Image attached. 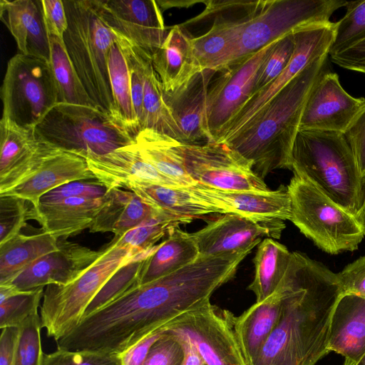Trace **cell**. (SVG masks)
<instances>
[{
  "mask_svg": "<svg viewBox=\"0 0 365 365\" xmlns=\"http://www.w3.org/2000/svg\"><path fill=\"white\" fill-rule=\"evenodd\" d=\"M160 212L130 190L111 188L104 196V202L89 230L91 232H111L115 236L120 237Z\"/></svg>",
  "mask_w": 365,
  "mask_h": 365,
  "instance_id": "obj_29",
  "label": "cell"
},
{
  "mask_svg": "<svg viewBox=\"0 0 365 365\" xmlns=\"http://www.w3.org/2000/svg\"><path fill=\"white\" fill-rule=\"evenodd\" d=\"M60 149L41 139L36 128L0 120V195L33 175Z\"/></svg>",
  "mask_w": 365,
  "mask_h": 365,
  "instance_id": "obj_15",
  "label": "cell"
},
{
  "mask_svg": "<svg viewBox=\"0 0 365 365\" xmlns=\"http://www.w3.org/2000/svg\"><path fill=\"white\" fill-rule=\"evenodd\" d=\"M250 253L199 257L150 282L137 285L83 317L62 339L70 351L120 354L153 331L207 302L230 280Z\"/></svg>",
  "mask_w": 365,
  "mask_h": 365,
  "instance_id": "obj_1",
  "label": "cell"
},
{
  "mask_svg": "<svg viewBox=\"0 0 365 365\" xmlns=\"http://www.w3.org/2000/svg\"><path fill=\"white\" fill-rule=\"evenodd\" d=\"M116 34L117 38L109 51L108 62L113 101V118L135 138L140 128L132 102L128 40L118 33Z\"/></svg>",
  "mask_w": 365,
  "mask_h": 365,
  "instance_id": "obj_31",
  "label": "cell"
},
{
  "mask_svg": "<svg viewBox=\"0 0 365 365\" xmlns=\"http://www.w3.org/2000/svg\"><path fill=\"white\" fill-rule=\"evenodd\" d=\"M191 220L160 212L153 218L129 230L120 237H114L117 243L130 249L135 256L150 253L155 243L180 224Z\"/></svg>",
  "mask_w": 365,
  "mask_h": 365,
  "instance_id": "obj_39",
  "label": "cell"
},
{
  "mask_svg": "<svg viewBox=\"0 0 365 365\" xmlns=\"http://www.w3.org/2000/svg\"><path fill=\"white\" fill-rule=\"evenodd\" d=\"M42 365H121L120 354L57 349L44 354Z\"/></svg>",
  "mask_w": 365,
  "mask_h": 365,
  "instance_id": "obj_46",
  "label": "cell"
},
{
  "mask_svg": "<svg viewBox=\"0 0 365 365\" xmlns=\"http://www.w3.org/2000/svg\"><path fill=\"white\" fill-rule=\"evenodd\" d=\"M277 40L227 68L210 86L207 110L209 142L217 141L222 131L252 97L259 69Z\"/></svg>",
  "mask_w": 365,
  "mask_h": 365,
  "instance_id": "obj_14",
  "label": "cell"
},
{
  "mask_svg": "<svg viewBox=\"0 0 365 365\" xmlns=\"http://www.w3.org/2000/svg\"><path fill=\"white\" fill-rule=\"evenodd\" d=\"M2 118L36 128L58 103V91L49 62L17 53L8 61L1 88Z\"/></svg>",
  "mask_w": 365,
  "mask_h": 365,
  "instance_id": "obj_10",
  "label": "cell"
},
{
  "mask_svg": "<svg viewBox=\"0 0 365 365\" xmlns=\"http://www.w3.org/2000/svg\"><path fill=\"white\" fill-rule=\"evenodd\" d=\"M58 249V238L43 231L18 234L0 245V285L9 283L41 257Z\"/></svg>",
  "mask_w": 365,
  "mask_h": 365,
  "instance_id": "obj_33",
  "label": "cell"
},
{
  "mask_svg": "<svg viewBox=\"0 0 365 365\" xmlns=\"http://www.w3.org/2000/svg\"><path fill=\"white\" fill-rule=\"evenodd\" d=\"M135 257L113 238L103 254L76 280L66 285H47L40 312L47 336L57 341L75 329L106 282Z\"/></svg>",
  "mask_w": 365,
  "mask_h": 365,
  "instance_id": "obj_9",
  "label": "cell"
},
{
  "mask_svg": "<svg viewBox=\"0 0 365 365\" xmlns=\"http://www.w3.org/2000/svg\"><path fill=\"white\" fill-rule=\"evenodd\" d=\"M163 91L161 82L153 66L150 54L145 65L143 119L141 130L151 129L185 143L184 135L165 101Z\"/></svg>",
  "mask_w": 365,
  "mask_h": 365,
  "instance_id": "obj_36",
  "label": "cell"
},
{
  "mask_svg": "<svg viewBox=\"0 0 365 365\" xmlns=\"http://www.w3.org/2000/svg\"><path fill=\"white\" fill-rule=\"evenodd\" d=\"M178 140L155 130L145 128L135 138L143 158L158 170L182 187L197 184L185 170L177 150Z\"/></svg>",
  "mask_w": 365,
  "mask_h": 365,
  "instance_id": "obj_34",
  "label": "cell"
},
{
  "mask_svg": "<svg viewBox=\"0 0 365 365\" xmlns=\"http://www.w3.org/2000/svg\"><path fill=\"white\" fill-rule=\"evenodd\" d=\"M294 47V32L277 40L259 69L252 96L267 86L283 72L292 56Z\"/></svg>",
  "mask_w": 365,
  "mask_h": 365,
  "instance_id": "obj_42",
  "label": "cell"
},
{
  "mask_svg": "<svg viewBox=\"0 0 365 365\" xmlns=\"http://www.w3.org/2000/svg\"><path fill=\"white\" fill-rule=\"evenodd\" d=\"M169 334L173 335L182 346L184 359L182 365H207L196 347L186 336L178 334Z\"/></svg>",
  "mask_w": 365,
  "mask_h": 365,
  "instance_id": "obj_55",
  "label": "cell"
},
{
  "mask_svg": "<svg viewBox=\"0 0 365 365\" xmlns=\"http://www.w3.org/2000/svg\"><path fill=\"white\" fill-rule=\"evenodd\" d=\"M26 200L12 195H0V245L20 233L29 218Z\"/></svg>",
  "mask_w": 365,
  "mask_h": 365,
  "instance_id": "obj_45",
  "label": "cell"
},
{
  "mask_svg": "<svg viewBox=\"0 0 365 365\" xmlns=\"http://www.w3.org/2000/svg\"><path fill=\"white\" fill-rule=\"evenodd\" d=\"M150 253L135 257L119 268L89 304L82 319L113 302L132 287L138 285L141 268L145 259Z\"/></svg>",
  "mask_w": 365,
  "mask_h": 365,
  "instance_id": "obj_40",
  "label": "cell"
},
{
  "mask_svg": "<svg viewBox=\"0 0 365 365\" xmlns=\"http://www.w3.org/2000/svg\"><path fill=\"white\" fill-rule=\"evenodd\" d=\"M241 19H217L207 33L192 38L194 55L201 71H220L237 39Z\"/></svg>",
  "mask_w": 365,
  "mask_h": 365,
  "instance_id": "obj_37",
  "label": "cell"
},
{
  "mask_svg": "<svg viewBox=\"0 0 365 365\" xmlns=\"http://www.w3.org/2000/svg\"><path fill=\"white\" fill-rule=\"evenodd\" d=\"M287 190L290 221L319 249L330 255L358 249L365 230L355 215L298 175L294 174Z\"/></svg>",
  "mask_w": 365,
  "mask_h": 365,
  "instance_id": "obj_8",
  "label": "cell"
},
{
  "mask_svg": "<svg viewBox=\"0 0 365 365\" xmlns=\"http://www.w3.org/2000/svg\"><path fill=\"white\" fill-rule=\"evenodd\" d=\"M20 334L13 365H42L41 317L38 313L29 317L19 327Z\"/></svg>",
  "mask_w": 365,
  "mask_h": 365,
  "instance_id": "obj_44",
  "label": "cell"
},
{
  "mask_svg": "<svg viewBox=\"0 0 365 365\" xmlns=\"http://www.w3.org/2000/svg\"><path fill=\"white\" fill-rule=\"evenodd\" d=\"M104 202L100 198L71 197L42 204L30 210L29 217L35 218L43 230L56 238L67 237L90 228Z\"/></svg>",
  "mask_w": 365,
  "mask_h": 365,
  "instance_id": "obj_27",
  "label": "cell"
},
{
  "mask_svg": "<svg viewBox=\"0 0 365 365\" xmlns=\"http://www.w3.org/2000/svg\"><path fill=\"white\" fill-rule=\"evenodd\" d=\"M96 180L108 189L127 188L133 182L182 187L168 178L140 155L135 143L102 156L86 158Z\"/></svg>",
  "mask_w": 365,
  "mask_h": 365,
  "instance_id": "obj_21",
  "label": "cell"
},
{
  "mask_svg": "<svg viewBox=\"0 0 365 365\" xmlns=\"http://www.w3.org/2000/svg\"><path fill=\"white\" fill-rule=\"evenodd\" d=\"M217 71L205 69L173 92H164V99L181 129L185 144L210 140L207 127V96L211 79Z\"/></svg>",
  "mask_w": 365,
  "mask_h": 365,
  "instance_id": "obj_22",
  "label": "cell"
},
{
  "mask_svg": "<svg viewBox=\"0 0 365 365\" xmlns=\"http://www.w3.org/2000/svg\"><path fill=\"white\" fill-rule=\"evenodd\" d=\"M102 17L112 30L151 54L168 33L154 0H99Z\"/></svg>",
  "mask_w": 365,
  "mask_h": 365,
  "instance_id": "obj_19",
  "label": "cell"
},
{
  "mask_svg": "<svg viewBox=\"0 0 365 365\" xmlns=\"http://www.w3.org/2000/svg\"><path fill=\"white\" fill-rule=\"evenodd\" d=\"M63 1L68 24L63 41L70 58L95 106L113 118L108 62L117 34L103 20L99 0Z\"/></svg>",
  "mask_w": 365,
  "mask_h": 365,
  "instance_id": "obj_5",
  "label": "cell"
},
{
  "mask_svg": "<svg viewBox=\"0 0 365 365\" xmlns=\"http://www.w3.org/2000/svg\"><path fill=\"white\" fill-rule=\"evenodd\" d=\"M290 257L287 248L273 239L265 238L260 242L254 258L255 277L248 287L255 294L256 302L274 292L287 271Z\"/></svg>",
  "mask_w": 365,
  "mask_h": 365,
  "instance_id": "obj_35",
  "label": "cell"
},
{
  "mask_svg": "<svg viewBox=\"0 0 365 365\" xmlns=\"http://www.w3.org/2000/svg\"><path fill=\"white\" fill-rule=\"evenodd\" d=\"M126 189L135 192L155 210L173 216L192 220L216 212L189 187H173L136 182L130 183Z\"/></svg>",
  "mask_w": 365,
  "mask_h": 365,
  "instance_id": "obj_32",
  "label": "cell"
},
{
  "mask_svg": "<svg viewBox=\"0 0 365 365\" xmlns=\"http://www.w3.org/2000/svg\"><path fill=\"white\" fill-rule=\"evenodd\" d=\"M43 289L20 292L0 302V328L20 327L31 315L38 313Z\"/></svg>",
  "mask_w": 365,
  "mask_h": 365,
  "instance_id": "obj_43",
  "label": "cell"
},
{
  "mask_svg": "<svg viewBox=\"0 0 365 365\" xmlns=\"http://www.w3.org/2000/svg\"><path fill=\"white\" fill-rule=\"evenodd\" d=\"M165 327L153 331L120 354L121 365H143L151 346L161 336Z\"/></svg>",
  "mask_w": 365,
  "mask_h": 365,
  "instance_id": "obj_53",
  "label": "cell"
},
{
  "mask_svg": "<svg viewBox=\"0 0 365 365\" xmlns=\"http://www.w3.org/2000/svg\"><path fill=\"white\" fill-rule=\"evenodd\" d=\"M336 23L309 24L294 31L295 47L283 72L264 88L252 96L222 131L216 142L222 143L239 133L280 91L316 58L329 55Z\"/></svg>",
  "mask_w": 365,
  "mask_h": 365,
  "instance_id": "obj_13",
  "label": "cell"
},
{
  "mask_svg": "<svg viewBox=\"0 0 365 365\" xmlns=\"http://www.w3.org/2000/svg\"><path fill=\"white\" fill-rule=\"evenodd\" d=\"M108 190L98 180H76L62 185L46 193L41 197L39 203H51L71 197L100 198L104 197Z\"/></svg>",
  "mask_w": 365,
  "mask_h": 365,
  "instance_id": "obj_47",
  "label": "cell"
},
{
  "mask_svg": "<svg viewBox=\"0 0 365 365\" xmlns=\"http://www.w3.org/2000/svg\"><path fill=\"white\" fill-rule=\"evenodd\" d=\"M199 255L192 233L178 227L173 228L168 237L145 259L138 277V285L176 272L194 262Z\"/></svg>",
  "mask_w": 365,
  "mask_h": 365,
  "instance_id": "obj_30",
  "label": "cell"
},
{
  "mask_svg": "<svg viewBox=\"0 0 365 365\" xmlns=\"http://www.w3.org/2000/svg\"><path fill=\"white\" fill-rule=\"evenodd\" d=\"M43 23L48 36L63 40L68 29V19L63 1L39 0Z\"/></svg>",
  "mask_w": 365,
  "mask_h": 365,
  "instance_id": "obj_49",
  "label": "cell"
},
{
  "mask_svg": "<svg viewBox=\"0 0 365 365\" xmlns=\"http://www.w3.org/2000/svg\"><path fill=\"white\" fill-rule=\"evenodd\" d=\"M96 179L86 158L59 150L27 180L1 195H12L30 202L34 208L49 191L68 182Z\"/></svg>",
  "mask_w": 365,
  "mask_h": 365,
  "instance_id": "obj_24",
  "label": "cell"
},
{
  "mask_svg": "<svg viewBox=\"0 0 365 365\" xmlns=\"http://www.w3.org/2000/svg\"><path fill=\"white\" fill-rule=\"evenodd\" d=\"M189 188L218 213L237 214L257 222L290 220V197L284 185L266 192L225 191L200 183Z\"/></svg>",
  "mask_w": 365,
  "mask_h": 365,
  "instance_id": "obj_20",
  "label": "cell"
},
{
  "mask_svg": "<svg viewBox=\"0 0 365 365\" xmlns=\"http://www.w3.org/2000/svg\"><path fill=\"white\" fill-rule=\"evenodd\" d=\"M0 365H13L19 343V327H8L1 329Z\"/></svg>",
  "mask_w": 365,
  "mask_h": 365,
  "instance_id": "obj_54",
  "label": "cell"
},
{
  "mask_svg": "<svg viewBox=\"0 0 365 365\" xmlns=\"http://www.w3.org/2000/svg\"><path fill=\"white\" fill-rule=\"evenodd\" d=\"M183 359L181 344L173 335L164 330L161 336L151 346L143 365H182Z\"/></svg>",
  "mask_w": 365,
  "mask_h": 365,
  "instance_id": "obj_48",
  "label": "cell"
},
{
  "mask_svg": "<svg viewBox=\"0 0 365 365\" xmlns=\"http://www.w3.org/2000/svg\"><path fill=\"white\" fill-rule=\"evenodd\" d=\"M152 64L164 92H173L202 71L190 38L180 25L172 27L163 44L151 54Z\"/></svg>",
  "mask_w": 365,
  "mask_h": 365,
  "instance_id": "obj_26",
  "label": "cell"
},
{
  "mask_svg": "<svg viewBox=\"0 0 365 365\" xmlns=\"http://www.w3.org/2000/svg\"><path fill=\"white\" fill-rule=\"evenodd\" d=\"M327 349L356 363L365 354V298L340 296L330 322Z\"/></svg>",
  "mask_w": 365,
  "mask_h": 365,
  "instance_id": "obj_25",
  "label": "cell"
},
{
  "mask_svg": "<svg viewBox=\"0 0 365 365\" xmlns=\"http://www.w3.org/2000/svg\"><path fill=\"white\" fill-rule=\"evenodd\" d=\"M279 285L281 315L252 365H316L330 352V322L342 294L337 273L293 252Z\"/></svg>",
  "mask_w": 365,
  "mask_h": 365,
  "instance_id": "obj_2",
  "label": "cell"
},
{
  "mask_svg": "<svg viewBox=\"0 0 365 365\" xmlns=\"http://www.w3.org/2000/svg\"><path fill=\"white\" fill-rule=\"evenodd\" d=\"M343 365H354V361H352L348 359H345Z\"/></svg>",
  "mask_w": 365,
  "mask_h": 365,
  "instance_id": "obj_58",
  "label": "cell"
},
{
  "mask_svg": "<svg viewBox=\"0 0 365 365\" xmlns=\"http://www.w3.org/2000/svg\"><path fill=\"white\" fill-rule=\"evenodd\" d=\"M235 319L208 301L168 324L165 331L186 336L207 365H247L235 331Z\"/></svg>",
  "mask_w": 365,
  "mask_h": 365,
  "instance_id": "obj_12",
  "label": "cell"
},
{
  "mask_svg": "<svg viewBox=\"0 0 365 365\" xmlns=\"http://www.w3.org/2000/svg\"><path fill=\"white\" fill-rule=\"evenodd\" d=\"M284 291L278 285L264 300L236 317L235 331L247 365H252L281 315Z\"/></svg>",
  "mask_w": 365,
  "mask_h": 365,
  "instance_id": "obj_28",
  "label": "cell"
},
{
  "mask_svg": "<svg viewBox=\"0 0 365 365\" xmlns=\"http://www.w3.org/2000/svg\"><path fill=\"white\" fill-rule=\"evenodd\" d=\"M328 55L311 62L235 135L225 143L250 161L262 180L274 170H292V150L309 93L328 68Z\"/></svg>",
  "mask_w": 365,
  "mask_h": 365,
  "instance_id": "obj_3",
  "label": "cell"
},
{
  "mask_svg": "<svg viewBox=\"0 0 365 365\" xmlns=\"http://www.w3.org/2000/svg\"><path fill=\"white\" fill-rule=\"evenodd\" d=\"M331 61L339 66L365 74V39L330 55Z\"/></svg>",
  "mask_w": 365,
  "mask_h": 365,
  "instance_id": "obj_52",
  "label": "cell"
},
{
  "mask_svg": "<svg viewBox=\"0 0 365 365\" xmlns=\"http://www.w3.org/2000/svg\"><path fill=\"white\" fill-rule=\"evenodd\" d=\"M344 134L354 155L359 172L365 178V103Z\"/></svg>",
  "mask_w": 365,
  "mask_h": 365,
  "instance_id": "obj_50",
  "label": "cell"
},
{
  "mask_svg": "<svg viewBox=\"0 0 365 365\" xmlns=\"http://www.w3.org/2000/svg\"><path fill=\"white\" fill-rule=\"evenodd\" d=\"M0 19L21 53L50 60L49 36L39 0H1Z\"/></svg>",
  "mask_w": 365,
  "mask_h": 365,
  "instance_id": "obj_23",
  "label": "cell"
},
{
  "mask_svg": "<svg viewBox=\"0 0 365 365\" xmlns=\"http://www.w3.org/2000/svg\"><path fill=\"white\" fill-rule=\"evenodd\" d=\"M49 64L58 91V103L96 107L74 68L64 41L49 36Z\"/></svg>",
  "mask_w": 365,
  "mask_h": 365,
  "instance_id": "obj_38",
  "label": "cell"
},
{
  "mask_svg": "<svg viewBox=\"0 0 365 365\" xmlns=\"http://www.w3.org/2000/svg\"><path fill=\"white\" fill-rule=\"evenodd\" d=\"M354 365H365V354L363 355V356L359 359L358 362L354 361Z\"/></svg>",
  "mask_w": 365,
  "mask_h": 365,
  "instance_id": "obj_57",
  "label": "cell"
},
{
  "mask_svg": "<svg viewBox=\"0 0 365 365\" xmlns=\"http://www.w3.org/2000/svg\"><path fill=\"white\" fill-rule=\"evenodd\" d=\"M285 227L282 220L257 222L227 213L192 233L199 254L217 256L252 250L262 237L279 238Z\"/></svg>",
  "mask_w": 365,
  "mask_h": 365,
  "instance_id": "obj_18",
  "label": "cell"
},
{
  "mask_svg": "<svg viewBox=\"0 0 365 365\" xmlns=\"http://www.w3.org/2000/svg\"><path fill=\"white\" fill-rule=\"evenodd\" d=\"M177 150L186 172L197 183L225 191L269 190L252 163L225 143L178 142Z\"/></svg>",
  "mask_w": 365,
  "mask_h": 365,
  "instance_id": "obj_11",
  "label": "cell"
},
{
  "mask_svg": "<svg viewBox=\"0 0 365 365\" xmlns=\"http://www.w3.org/2000/svg\"><path fill=\"white\" fill-rule=\"evenodd\" d=\"M292 170L356 215L364 197L362 177L344 133L299 130L292 150Z\"/></svg>",
  "mask_w": 365,
  "mask_h": 365,
  "instance_id": "obj_4",
  "label": "cell"
},
{
  "mask_svg": "<svg viewBox=\"0 0 365 365\" xmlns=\"http://www.w3.org/2000/svg\"><path fill=\"white\" fill-rule=\"evenodd\" d=\"M364 103L365 98L349 94L338 75L327 68L309 93L299 130L344 133Z\"/></svg>",
  "mask_w": 365,
  "mask_h": 365,
  "instance_id": "obj_16",
  "label": "cell"
},
{
  "mask_svg": "<svg viewBox=\"0 0 365 365\" xmlns=\"http://www.w3.org/2000/svg\"><path fill=\"white\" fill-rule=\"evenodd\" d=\"M103 252L104 249L95 251L59 237L56 250L37 259L8 284L19 292L49 284L66 285L83 274Z\"/></svg>",
  "mask_w": 365,
  "mask_h": 365,
  "instance_id": "obj_17",
  "label": "cell"
},
{
  "mask_svg": "<svg viewBox=\"0 0 365 365\" xmlns=\"http://www.w3.org/2000/svg\"><path fill=\"white\" fill-rule=\"evenodd\" d=\"M337 277L342 294L365 298V255L347 264Z\"/></svg>",
  "mask_w": 365,
  "mask_h": 365,
  "instance_id": "obj_51",
  "label": "cell"
},
{
  "mask_svg": "<svg viewBox=\"0 0 365 365\" xmlns=\"http://www.w3.org/2000/svg\"><path fill=\"white\" fill-rule=\"evenodd\" d=\"M346 12L337 22L329 55L365 39V0L348 1Z\"/></svg>",
  "mask_w": 365,
  "mask_h": 365,
  "instance_id": "obj_41",
  "label": "cell"
},
{
  "mask_svg": "<svg viewBox=\"0 0 365 365\" xmlns=\"http://www.w3.org/2000/svg\"><path fill=\"white\" fill-rule=\"evenodd\" d=\"M37 135L84 158L102 156L135 143L110 115L95 106L56 104L36 127Z\"/></svg>",
  "mask_w": 365,
  "mask_h": 365,
  "instance_id": "obj_7",
  "label": "cell"
},
{
  "mask_svg": "<svg viewBox=\"0 0 365 365\" xmlns=\"http://www.w3.org/2000/svg\"><path fill=\"white\" fill-rule=\"evenodd\" d=\"M344 0L257 1L242 19L237 39L220 71L252 55L281 37L303 26L329 22Z\"/></svg>",
  "mask_w": 365,
  "mask_h": 365,
  "instance_id": "obj_6",
  "label": "cell"
},
{
  "mask_svg": "<svg viewBox=\"0 0 365 365\" xmlns=\"http://www.w3.org/2000/svg\"><path fill=\"white\" fill-rule=\"evenodd\" d=\"M357 220L359 222L361 225L365 230V190H364V197L363 200L362 205L358 212V213L355 215Z\"/></svg>",
  "mask_w": 365,
  "mask_h": 365,
  "instance_id": "obj_56",
  "label": "cell"
}]
</instances>
